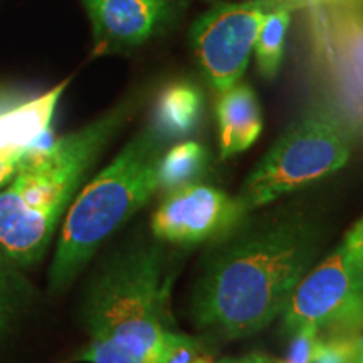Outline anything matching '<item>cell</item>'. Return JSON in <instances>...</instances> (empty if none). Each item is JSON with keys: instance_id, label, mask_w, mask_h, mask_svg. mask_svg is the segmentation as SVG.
<instances>
[{"instance_id": "5", "label": "cell", "mask_w": 363, "mask_h": 363, "mask_svg": "<svg viewBox=\"0 0 363 363\" xmlns=\"http://www.w3.org/2000/svg\"><path fill=\"white\" fill-rule=\"evenodd\" d=\"M305 16L316 108L363 142V0H294Z\"/></svg>"}, {"instance_id": "1", "label": "cell", "mask_w": 363, "mask_h": 363, "mask_svg": "<svg viewBox=\"0 0 363 363\" xmlns=\"http://www.w3.org/2000/svg\"><path fill=\"white\" fill-rule=\"evenodd\" d=\"M320 233L311 217L286 214L219 240L192 296L199 328L224 338L264 330L313 267Z\"/></svg>"}, {"instance_id": "14", "label": "cell", "mask_w": 363, "mask_h": 363, "mask_svg": "<svg viewBox=\"0 0 363 363\" xmlns=\"http://www.w3.org/2000/svg\"><path fill=\"white\" fill-rule=\"evenodd\" d=\"M208 169V152L203 145L187 140L163 152L158 165V189L170 194L187 185L201 184Z\"/></svg>"}, {"instance_id": "11", "label": "cell", "mask_w": 363, "mask_h": 363, "mask_svg": "<svg viewBox=\"0 0 363 363\" xmlns=\"http://www.w3.org/2000/svg\"><path fill=\"white\" fill-rule=\"evenodd\" d=\"M69 79L39 94L0 93V158L24 163L52 136V120Z\"/></svg>"}, {"instance_id": "9", "label": "cell", "mask_w": 363, "mask_h": 363, "mask_svg": "<svg viewBox=\"0 0 363 363\" xmlns=\"http://www.w3.org/2000/svg\"><path fill=\"white\" fill-rule=\"evenodd\" d=\"M246 216L238 197L194 184L165 195L153 214L152 230L163 242L180 246L219 242L239 229Z\"/></svg>"}, {"instance_id": "6", "label": "cell", "mask_w": 363, "mask_h": 363, "mask_svg": "<svg viewBox=\"0 0 363 363\" xmlns=\"http://www.w3.org/2000/svg\"><path fill=\"white\" fill-rule=\"evenodd\" d=\"M352 147L353 140L343 126L330 113L315 108L289 126L257 163L240 187V207L249 214L335 174L347 165Z\"/></svg>"}, {"instance_id": "24", "label": "cell", "mask_w": 363, "mask_h": 363, "mask_svg": "<svg viewBox=\"0 0 363 363\" xmlns=\"http://www.w3.org/2000/svg\"><path fill=\"white\" fill-rule=\"evenodd\" d=\"M194 363H220V360H216V357H214V355H211V353L203 352L202 355L199 357L197 360H195Z\"/></svg>"}, {"instance_id": "20", "label": "cell", "mask_w": 363, "mask_h": 363, "mask_svg": "<svg viewBox=\"0 0 363 363\" xmlns=\"http://www.w3.org/2000/svg\"><path fill=\"white\" fill-rule=\"evenodd\" d=\"M342 246L350 256V259L363 271V217L352 227Z\"/></svg>"}, {"instance_id": "12", "label": "cell", "mask_w": 363, "mask_h": 363, "mask_svg": "<svg viewBox=\"0 0 363 363\" xmlns=\"http://www.w3.org/2000/svg\"><path fill=\"white\" fill-rule=\"evenodd\" d=\"M216 111L219 123L220 157L224 160L246 152L259 138L262 115L251 86L238 83L220 93Z\"/></svg>"}, {"instance_id": "13", "label": "cell", "mask_w": 363, "mask_h": 363, "mask_svg": "<svg viewBox=\"0 0 363 363\" xmlns=\"http://www.w3.org/2000/svg\"><path fill=\"white\" fill-rule=\"evenodd\" d=\"M202 108L203 98L197 86L187 81L172 83L158 96L152 125L167 143L187 138L201 121Z\"/></svg>"}, {"instance_id": "21", "label": "cell", "mask_w": 363, "mask_h": 363, "mask_svg": "<svg viewBox=\"0 0 363 363\" xmlns=\"http://www.w3.org/2000/svg\"><path fill=\"white\" fill-rule=\"evenodd\" d=\"M21 165L22 163H17L12 160H4V158H0V189L11 182L12 177L16 175L17 170L21 169Z\"/></svg>"}, {"instance_id": "10", "label": "cell", "mask_w": 363, "mask_h": 363, "mask_svg": "<svg viewBox=\"0 0 363 363\" xmlns=\"http://www.w3.org/2000/svg\"><path fill=\"white\" fill-rule=\"evenodd\" d=\"M93 29L94 52L140 48L179 19L185 0H83Z\"/></svg>"}, {"instance_id": "3", "label": "cell", "mask_w": 363, "mask_h": 363, "mask_svg": "<svg viewBox=\"0 0 363 363\" xmlns=\"http://www.w3.org/2000/svg\"><path fill=\"white\" fill-rule=\"evenodd\" d=\"M165 254L133 244L106 261L89 284L83 321L89 342L71 362L158 363L165 348Z\"/></svg>"}, {"instance_id": "8", "label": "cell", "mask_w": 363, "mask_h": 363, "mask_svg": "<svg viewBox=\"0 0 363 363\" xmlns=\"http://www.w3.org/2000/svg\"><path fill=\"white\" fill-rule=\"evenodd\" d=\"M289 0L220 2L195 22L192 48L208 86L224 93L242 78L262 22Z\"/></svg>"}, {"instance_id": "16", "label": "cell", "mask_w": 363, "mask_h": 363, "mask_svg": "<svg viewBox=\"0 0 363 363\" xmlns=\"http://www.w3.org/2000/svg\"><path fill=\"white\" fill-rule=\"evenodd\" d=\"M33 284L19 267L0 259V342L33 301Z\"/></svg>"}, {"instance_id": "18", "label": "cell", "mask_w": 363, "mask_h": 363, "mask_svg": "<svg viewBox=\"0 0 363 363\" xmlns=\"http://www.w3.org/2000/svg\"><path fill=\"white\" fill-rule=\"evenodd\" d=\"M203 352V345L199 340L170 330L158 363H194Z\"/></svg>"}, {"instance_id": "17", "label": "cell", "mask_w": 363, "mask_h": 363, "mask_svg": "<svg viewBox=\"0 0 363 363\" xmlns=\"http://www.w3.org/2000/svg\"><path fill=\"white\" fill-rule=\"evenodd\" d=\"M323 337L315 326L303 325L291 333V342L279 363H313L320 350Z\"/></svg>"}, {"instance_id": "2", "label": "cell", "mask_w": 363, "mask_h": 363, "mask_svg": "<svg viewBox=\"0 0 363 363\" xmlns=\"http://www.w3.org/2000/svg\"><path fill=\"white\" fill-rule=\"evenodd\" d=\"M138 106L140 96L126 99L26 158L0 189V259L19 269L43 259L88 170Z\"/></svg>"}, {"instance_id": "23", "label": "cell", "mask_w": 363, "mask_h": 363, "mask_svg": "<svg viewBox=\"0 0 363 363\" xmlns=\"http://www.w3.org/2000/svg\"><path fill=\"white\" fill-rule=\"evenodd\" d=\"M352 363H363V333L358 335V338H357V342H355Z\"/></svg>"}, {"instance_id": "19", "label": "cell", "mask_w": 363, "mask_h": 363, "mask_svg": "<svg viewBox=\"0 0 363 363\" xmlns=\"http://www.w3.org/2000/svg\"><path fill=\"white\" fill-rule=\"evenodd\" d=\"M355 337H326L321 342L320 350L313 363H352Z\"/></svg>"}, {"instance_id": "22", "label": "cell", "mask_w": 363, "mask_h": 363, "mask_svg": "<svg viewBox=\"0 0 363 363\" xmlns=\"http://www.w3.org/2000/svg\"><path fill=\"white\" fill-rule=\"evenodd\" d=\"M240 363H279V358H272L264 353H251V355L240 358Z\"/></svg>"}, {"instance_id": "7", "label": "cell", "mask_w": 363, "mask_h": 363, "mask_svg": "<svg viewBox=\"0 0 363 363\" xmlns=\"http://www.w3.org/2000/svg\"><path fill=\"white\" fill-rule=\"evenodd\" d=\"M279 316L289 335L303 325L323 338L362 335L363 271L340 246L306 272Z\"/></svg>"}, {"instance_id": "15", "label": "cell", "mask_w": 363, "mask_h": 363, "mask_svg": "<svg viewBox=\"0 0 363 363\" xmlns=\"http://www.w3.org/2000/svg\"><path fill=\"white\" fill-rule=\"evenodd\" d=\"M294 13V0L276 9L262 22L259 34L254 44V56H256L257 67L261 74L267 79L276 78L279 72L281 61H283L286 34H288L289 21Z\"/></svg>"}, {"instance_id": "25", "label": "cell", "mask_w": 363, "mask_h": 363, "mask_svg": "<svg viewBox=\"0 0 363 363\" xmlns=\"http://www.w3.org/2000/svg\"><path fill=\"white\" fill-rule=\"evenodd\" d=\"M220 363H240V358H224Z\"/></svg>"}, {"instance_id": "4", "label": "cell", "mask_w": 363, "mask_h": 363, "mask_svg": "<svg viewBox=\"0 0 363 363\" xmlns=\"http://www.w3.org/2000/svg\"><path fill=\"white\" fill-rule=\"evenodd\" d=\"M165 143L155 126H147L76 195L49 269L51 293L62 291L78 278L98 249L157 192Z\"/></svg>"}]
</instances>
